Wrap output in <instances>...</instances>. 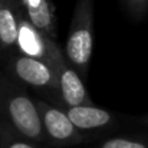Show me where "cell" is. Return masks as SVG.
<instances>
[{
  "label": "cell",
  "instance_id": "13",
  "mask_svg": "<svg viewBox=\"0 0 148 148\" xmlns=\"http://www.w3.org/2000/svg\"><path fill=\"white\" fill-rule=\"evenodd\" d=\"M143 121H144L145 124H148V115H147V116H145V118H144V119H143Z\"/></svg>",
  "mask_w": 148,
  "mask_h": 148
},
{
  "label": "cell",
  "instance_id": "4",
  "mask_svg": "<svg viewBox=\"0 0 148 148\" xmlns=\"http://www.w3.org/2000/svg\"><path fill=\"white\" fill-rule=\"evenodd\" d=\"M38 109L42 118L43 130L56 143H73L79 140L76 127L72 124L66 112L49 106L45 102H38Z\"/></svg>",
  "mask_w": 148,
  "mask_h": 148
},
{
  "label": "cell",
  "instance_id": "9",
  "mask_svg": "<svg viewBox=\"0 0 148 148\" xmlns=\"http://www.w3.org/2000/svg\"><path fill=\"white\" fill-rule=\"evenodd\" d=\"M19 39V22L16 12L10 3H6L0 9V43L6 48L17 43Z\"/></svg>",
  "mask_w": 148,
  "mask_h": 148
},
{
  "label": "cell",
  "instance_id": "6",
  "mask_svg": "<svg viewBox=\"0 0 148 148\" xmlns=\"http://www.w3.org/2000/svg\"><path fill=\"white\" fill-rule=\"evenodd\" d=\"M17 45L25 55L33 56L38 59L48 56L50 62L53 63V52L56 46L50 42L49 38L43 36L33 25H30L29 20L19 22Z\"/></svg>",
  "mask_w": 148,
  "mask_h": 148
},
{
  "label": "cell",
  "instance_id": "3",
  "mask_svg": "<svg viewBox=\"0 0 148 148\" xmlns=\"http://www.w3.org/2000/svg\"><path fill=\"white\" fill-rule=\"evenodd\" d=\"M60 53L58 49L53 52V65L58 68V82L60 88L62 98L69 106H79V105H92L89 102L85 85L76 71L72 68H68L62 60H60Z\"/></svg>",
  "mask_w": 148,
  "mask_h": 148
},
{
  "label": "cell",
  "instance_id": "11",
  "mask_svg": "<svg viewBox=\"0 0 148 148\" xmlns=\"http://www.w3.org/2000/svg\"><path fill=\"white\" fill-rule=\"evenodd\" d=\"M7 148H33V147L30 144H27V143H23V141H14Z\"/></svg>",
  "mask_w": 148,
  "mask_h": 148
},
{
  "label": "cell",
  "instance_id": "1",
  "mask_svg": "<svg viewBox=\"0 0 148 148\" xmlns=\"http://www.w3.org/2000/svg\"><path fill=\"white\" fill-rule=\"evenodd\" d=\"M92 48V0H78L66 40V55L82 76H86Z\"/></svg>",
  "mask_w": 148,
  "mask_h": 148
},
{
  "label": "cell",
  "instance_id": "10",
  "mask_svg": "<svg viewBox=\"0 0 148 148\" xmlns=\"http://www.w3.org/2000/svg\"><path fill=\"white\" fill-rule=\"evenodd\" d=\"M101 148H148L144 143L134 141V140H127V138H112L105 141Z\"/></svg>",
  "mask_w": 148,
  "mask_h": 148
},
{
  "label": "cell",
  "instance_id": "8",
  "mask_svg": "<svg viewBox=\"0 0 148 148\" xmlns=\"http://www.w3.org/2000/svg\"><path fill=\"white\" fill-rule=\"evenodd\" d=\"M22 3L30 25H33L43 36L52 38L55 35V27L49 0H22Z\"/></svg>",
  "mask_w": 148,
  "mask_h": 148
},
{
  "label": "cell",
  "instance_id": "14",
  "mask_svg": "<svg viewBox=\"0 0 148 148\" xmlns=\"http://www.w3.org/2000/svg\"><path fill=\"white\" fill-rule=\"evenodd\" d=\"M0 9H1V0H0Z\"/></svg>",
  "mask_w": 148,
  "mask_h": 148
},
{
  "label": "cell",
  "instance_id": "12",
  "mask_svg": "<svg viewBox=\"0 0 148 148\" xmlns=\"http://www.w3.org/2000/svg\"><path fill=\"white\" fill-rule=\"evenodd\" d=\"M131 3L134 4H144V3H148V0H130Z\"/></svg>",
  "mask_w": 148,
  "mask_h": 148
},
{
  "label": "cell",
  "instance_id": "7",
  "mask_svg": "<svg viewBox=\"0 0 148 148\" xmlns=\"http://www.w3.org/2000/svg\"><path fill=\"white\" fill-rule=\"evenodd\" d=\"M66 115L76 127V130H95L105 127L111 122L112 116L108 111L101 109L92 105L69 106Z\"/></svg>",
  "mask_w": 148,
  "mask_h": 148
},
{
  "label": "cell",
  "instance_id": "2",
  "mask_svg": "<svg viewBox=\"0 0 148 148\" xmlns=\"http://www.w3.org/2000/svg\"><path fill=\"white\" fill-rule=\"evenodd\" d=\"M7 115L14 128L30 140H42L43 124L36 103L23 94L12 95L6 103Z\"/></svg>",
  "mask_w": 148,
  "mask_h": 148
},
{
  "label": "cell",
  "instance_id": "5",
  "mask_svg": "<svg viewBox=\"0 0 148 148\" xmlns=\"http://www.w3.org/2000/svg\"><path fill=\"white\" fill-rule=\"evenodd\" d=\"M13 71L23 82L33 86H55L56 76L53 68L42 59L22 55L16 58Z\"/></svg>",
  "mask_w": 148,
  "mask_h": 148
}]
</instances>
